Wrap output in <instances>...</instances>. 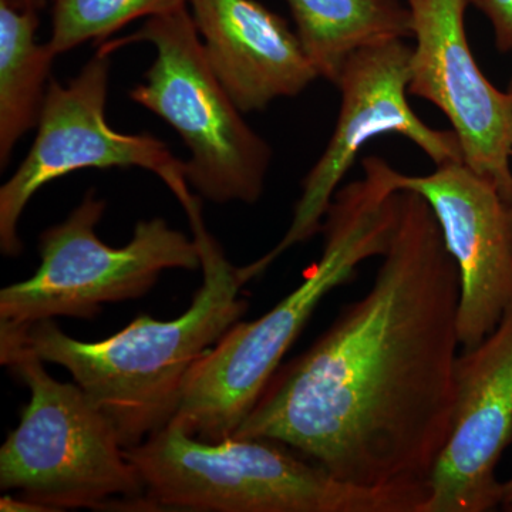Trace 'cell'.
<instances>
[{
	"mask_svg": "<svg viewBox=\"0 0 512 512\" xmlns=\"http://www.w3.org/2000/svg\"><path fill=\"white\" fill-rule=\"evenodd\" d=\"M150 43L156 59L130 99L174 128L190 158L185 180L215 204H255L265 188L272 148L249 126L205 56L188 6L154 16L131 36L106 43L113 53Z\"/></svg>",
	"mask_w": 512,
	"mask_h": 512,
	"instance_id": "cell-6",
	"label": "cell"
},
{
	"mask_svg": "<svg viewBox=\"0 0 512 512\" xmlns=\"http://www.w3.org/2000/svg\"><path fill=\"white\" fill-rule=\"evenodd\" d=\"M296 33L319 76L338 82L343 63L360 47L412 37L406 0H285Z\"/></svg>",
	"mask_w": 512,
	"mask_h": 512,
	"instance_id": "cell-14",
	"label": "cell"
},
{
	"mask_svg": "<svg viewBox=\"0 0 512 512\" xmlns=\"http://www.w3.org/2000/svg\"><path fill=\"white\" fill-rule=\"evenodd\" d=\"M124 453L144 511L423 512L430 497V484L360 487L279 441L201 440L173 420Z\"/></svg>",
	"mask_w": 512,
	"mask_h": 512,
	"instance_id": "cell-4",
	"label": "cell"
},
{
	"mask_svg": "<svg viewBox=\"0 0 512 512\" xmlns=\"http://www.w3.org/2000/svg\"><path fill=\"white\" fill-rule=\"evenodd\" d=\"M386 180L394 192L421 195L434 212L460 275L458 339L464 350L474 348L512 302V202L463 160L427 175H404L387 164Z\"/></svg>",
	"mask_w": 512,
	"mask_h": 512,
	"instance_id": "cell-11",
	"label": "cell"
},
{
	"mask_svg": "<svg viewBox=\"0 0 512 512\" xmlns=\"http://www.w3.org/2000/svg\"><path fill=\"white\" fill-rule=\"evenodd\" d=\"M503 510L512 512V478L501 485V504Z\"/></svg>",
	"mask_w": 512,
	"mask_h": 512,
	"instance_id": "cell-20",
	"label": "cell"
},
{
	"mask_svg": "<svg viewBox=\"0 0 512 512\" xmlns=\"http://www.w3.org/2000/svg\"><path fill=\"white\" fill-rule=\"evenodd\" d=\"M450 437L430 478L423 512H487L500 507L495 476L512 444V302L497 328L458 356Z\"/></svg>",
	"mask_w": 512,
	"mask_h": 512,
	"instance_id": "cell-12",
	"label": "cell"
},
{
	"mask_svg": "<svg viewBox=\"0 0 512 512\" xmlns=\"http://www.w3.org/2000/svg\"><path fill=\"white\" fill-rule=\"evenodd\" d=\"M507 93H508V96H510V99L512 101V77H511L510 83H508Z\"/></svg>",
	"mask_w": 512,
	"mask_h": 512,
	"instance_id": "cell-21",
	"label": "cell"
},
{
	"mask_svg": "<svg viewBox=\"0 0 512 512\" xmlns=\"http://www.w3.org/2000/svg\"><path fill=\"white\" fill-rule=\"evenodd\" d=\"M37 12L0 3V165H8L13 148L37 127L56 53L36 42Z\"/></svg>",
	"mask_w": 512,
	"mask_h": 512,
	"instance_id": "cell-15",
	"label": "cell"
},
{
	"mask_svg": "<svg viewBox=\"0 0 512 512\" xmlns=\"http://www.w3.org/2000/svg\"><path fill=\"white\" fill-rule=\"evenodd\" d=\"M104 211L106 201L90 191L66 220L40 235L36 274L0 291V336L40 320L90 319L106 303L146 295L164 271L201 269L194 237L163 218L137 222L124 247L104 244L96 234Z\"/></svg>",
	"mask_w": 512,
	"mask_h": 512,
	"instance_id": "cell-7",
	"label": "cell"
},
{
	"mask_svg": "<svg viewBox=\"0 0 512 512\" xmlns=\"http://www.w3.org/2000/svg\"><path fill=\"white\" fill-rule=\"evenodd\" d=\"M49 0H0L3 5H8L10 8L25 10V12H37L45 8Z\"/></svg>",
	"mask_w": 512,
	"mask_h": 512,
	"instance_id": "cell-19",
	"label": "cell"
},
{
	"mask_svg": "<svg viewBox=\"0 0 512 512\" xmlns=\"http://www.w3.org/2000/svg\"><path fill=\"white\" fill-rule=\"evenodd\" d=\"M366 295L279 366L234 437L279 441L360 487L430 484L453 426L460 275L421 195Z\"/></svg>",
	"mask_w": 512,
	"mask_h": 512,
	"instance_id": "cell-1",
	"label": "cell"
},
{
	"mask_svg": "<svg viewBox=\"0 0 512 512\" xmlns=\"http://www.w3.org/2000/svg\"><path fill=\"white\" fill-rule=\"evenodd\" d=\"M212 72L242 113L320 79L296 30L258 0H188Z\"/></svg>",
	"mask_w": 512,
	"mask_h": 512,
	"instance_id": "cell-13",
	"label": "cell"
},
{
	"mask_svg": "<svg viewBox=\"0 0 512 512\" xmlns=\"http://www.w3.org/2000/svg\"><path fill=\"white\" fill-rule=\"evenodd\" d=\"M365 177L339 188L323 218V251L295 291L254 322H237L192 369L173 417L191 436L232 437L252 412L320 301L383 256L399 218L400 191L390 190L386 160L366 157Z\"/></svg>",
	"mask_w": 512,
	"mask_h": 512,
	"instance_id": "cell-3",
	"label": "cell"
},
{
	"mask_svg": "<svg viewBox=\"0 0 512 512\" xmlns=\"http://www.w3.org/2000/svg\"><path fill=\"white\" fill-rule=\"evenodd\" d=\"M0 362L29 389L15 430L0 448V488L53 512L144 511V485L116 427L76 382L49 375L26 346L0 349Z\"/></svg>",
	"mask_w": 512,
	"mask_h": 512,
	"instance_id": "cell-5",
	"label": "cell"
},
{
	"mask_svg": "<svg viewBox=\"0 0 512 512\" xmlns=\"http://www.w3.org/2000/svg\"><path fill=\"white\" fill-rule=\"evenodd\" d=\"M110 53L100 49L67 84L50 80L28 156L0 188V249L22 252L19 222L37 191L84 168L137 167L163 180L175 197L190 188L184 161L160 138L126 134L107 123Z\"/></svg>",
	"mask_w": 512,
	"mask_h": 512,
	"instance_id": "cell-9",
	"label": "cell"
},
{
	"mask_svg": "<svg viewBox=\"0 0 512 512\" xmlns=\"http://www.w3.org/2000/svg\"><path fill=\"white\" fill-rule=\"evenodd\" d=\"M412 18L409 94L443 111L463 163L512 202V101L485 77L466 30L468 0H406Z\"/></svg>",
	"mask_w": 512,
	"mask_h": 512,
	"instance_id": "cell-10",
	"label": "cell"
},
{
	"mask_svg": "<svg viewBox=\"0 0 512 512\" xmlns=\"http://www.w3.org/2000/svg\"><path fill=\"white\" fill-rule=\"evenodd\" d=\"M188 6V0H52L49 46L57 56L101 42L137 19Z\"/></svg>",
	"mask_w": 512,
	"mask_h": 512,
	"instance_id": "cell-16",
	"label": "cell"
},
{
	"mask_svg": "<svg viewBox=\"0 0 512 512\" xmlns=\"http://www.w3.org/2000/svg\"><path fill=\"white\" fill-rule=\"evenodd\" d=\"M0 510L3 512H53L45 505L37 504L35 501L28 500V498L13 497V495H3L0 500Z\"/></svg>",
	"mask_w": 512,
	"mask_h": 512,
	"instance_id": "cell-18",
	"label": "cell"
},
{
	"mask_svg": "<svg viewBox=\"0 0 512 512\" xmlns=\"http://www.w3.org/2000/svg\"><path fill=\"white\" fill-rule=\"evenodd\" d=\"M410 57L412 46L404 39H390L360 47L343 63L335 83L342 101L332 137L302 181L301 197L284 238L261 259L242 266L248 281L288 249L320 232L340 183L373 138L399 134L436 165L463 160L456 133L427 126L410 107Z\"/></svg>",
	"mask_w": 512,
	"mask_h": 512,
	"instance_id": "cell-8",
	"label": "cell"
},
{
	"mask_svg": "<svg viewBox=\"0 0 512 512\" xmlns=\"http://www.w3.org/2000/svg\"><path fill=\"white\" fill-rule=\"evenodd\" d=\"M490 22L495 46L501 53L512 52V0H468Z\"/></svg>",
	"mask_w": 512,
	"mask_h": 512,
	"instance_id": "cell-17",
	"label": "cell"
},
{
	"mask_svg": "<svg viewBox=\"0 0 512 512\" xmlns=\"http://www.w3.org/2000/svg\"><path fill=\"white\" fill-rule=\"evenodd\" d=\"M178 201L200 249L202 271V285L183 315H141L99 342L74 339L53 319L0 336V349L26 346L43 362L64 367L109 417L124 448L143 443L173 420L194 366L248 309L241 296L247 278L205 227L200 198L190 191Z\"/></svg>",
	"mask_w": 512,
	"mask_h": 512,
	"instance_id": "cell-2",
	"label": "cell"
}]
</instances>
